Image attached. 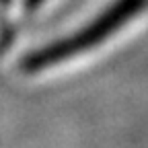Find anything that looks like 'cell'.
<instances>
[{"mask_svg":"<svg viewBox=\"0 0 148 148\" xmlns=\"http://www.w3.org/2000/svg\"><path fill=\"white\" fill-rule=\"evenodd\" d=\"M148 0H119L117 4L109 6L99 18H95L88 27H84L82 31H78L76 35L62 39L58 43H51L39 51L31 53L29 58L23 62V68L27 72H37L43 70L56 62L68 60L76 53H82L86 49H90L92 45H97L101 41H105L111 33H115L119 27H123L130 18H134Z\"/></svg>","mask_w":148,"mask_h":148,"instance_id":"1","label":"cell"}]
</instances>
